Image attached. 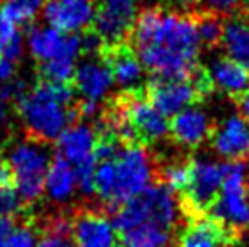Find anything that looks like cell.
I'll use <instances>...</instances> for the list:
<instances>
[{
  "label": "cell",
  "instance_id": "52a82bcc",
  "mask_svg": "<svg viewBox=\"0 0 249 247\" xmlns=\"http://www.w3.org/2000/svg\"><path fill=\"white\" fill-rule=\"evenodd\" d=\"M224 182V164L209 158L191 160V176L180 198V213L187 220L204 216L211 211Z\"/></svg>",
  "mask_w": 249,
  "mask_h": 247
},
{
  "label": "cell",
  "instance_id": "9c48e42d",
  "mask_svg": "<svg viewBox=\"0 0 249 247\" xmlns=\"http://www.w3.org/2000/svg\"><path fill=\"white\" fill-rule=\"evenodd\" d=\"M115 106L120 109L125 124L129 125L137 144L140 142L155 144L169 135L167 118L155 109L153 104L140 93H135V95L125 93L124 98H120V102H117Z\"/></svg>",
  "mask_w": 249,
  "mask_h": 247
},
{
  "label": "cell",
  "instance_id": "484cf974",
  "mask_svg": "<svg viewBox=\"0 0 249 247\" xmlns=\"http://www.w3.org/2000/svg\"><path fill=\"white\" fill-rule=\"evenodd\" d=\"M0 247H36L35 218L26 216L24 222H17L13 229L0 240Z\"/></svg>",
  "mask_w": 249,
  "mask_h": 247
},
{
  "label": "cell",
  "instance_id": "1f68e13d",
  "mask_svg": "<svg viewBox=\"0 0 249 247\" xmlns=\"http://www.w3.org/2000/svg\"><path fill=\"white\" fill-rule=\"evenodd\" d=\"M206 6L211 9V11H216V13H228L231 9H235L242 0H204Z\"/></svg>",
  "mask_w": 249,
  "mask_h": 247
},
{
  "label": "cell",
  "instance_id": "ac0fdd59",
  "mask_svg": "<svg viewBox=\"0 0 249 247\" xmlns=\"http://www.w3.org/2000/svg\"><path fill=\"white\" fill-rule=\"evenodd\" d=\"M213 133V122L208 111H204L198 106H191L173 117V122L169 124V135L173 137L177 144L184 147H198L202 145Z\"/></svg>",
  "mask_w": 249,
  "mask_h": 247
},
{
  "label": "cell",
  "instance_id": "603a6c76",
  "mask_svg": "<svg viewBox=\"0 0 249 247\" xmlns=\"http://www.w3.org/2000/svg\"><path fill=\"white\" fill-rule=\"evenodd\" d=\"M171 242V229L145 222L120 234L122 247H167Z\"/></svg>",
  "mask_w": 249,
  "mask_h": 247
},
{
  "label": "cell",
  "instance_id": "5bb4252c",
  "mask_svg": "<svg viewBox=\"0 0 249 247\" xmlns=\"http://www.w3.org/2000/svg\"><path fill=\"white\" fill-rule=\"evenodd\" d=\"M100 56L107 64L115 84H118L127 95L139 93L144 84L145 69L133 48L125 44L115 48H104L100 51Z\"/></svg>",
  "mask_w": 249,
  "mask_h": 247
},
{
  "label": "cell",
  "instance_id": "4316f807",
  "mask_svg": "<svg viewBox=\"0 0 249 247\" xmlns=\"http://www.w3.org/2000/svg\"><path fill=\"white\" fill-rule=\"evenodd\" d=\"M42 6L44 0H4L2 11L17 26V24H29Z\"/></svg>",
  "mask_w": 249,
  "mask_h": 247
},
{
  "label": "cell",
  "instance_id": "3957f363",
  "mask_svg": "<svg viewBox=\"0 0 249 247\" xmlns=\"http://www.w3.org/2000/svg\"><path fill=\"white\" fill-rule=\"evenodd\" d=\"M113 167V187L107 202L111 213L122 204L139 196L151 185L157 165L153 157L142 144L122 145L111 158Z\"/></svg>",
  "mask_w": 249,
  "mask_h": 247
},
{
  "label": "cell",
  "instance_id": "ffe728a7",
  "mask_svg": "<svg viewBox=\"0 0 249 247\" xmlns=\"http://www.w3.org/2000/svg\"><path fill=\"white\" fill-rule=\"evenodd\" d=\"M95 144L97 135L93 127H89L88 124H73L58 138L56 155H60L70 164L78 165L93 157Z\"/></svg>",
  "mask_w": 249,
  "mask_h": 247
},
{
  "label": "cell",
  "instance_id": "e575fe53",
  "mask_svg": "<svg viewBox=\"0 0 249 247\" xmlns=\"http://www.w3.org/2000/svg\"><path fill=\"white\" fill-rule=\"evenodd\" d=\"M175 6L182 7V9H191L193 6H196L198 0H171Z\"/></svg>",
  "mask_w": 249,
  "mask_h": 247
},
{
  "label": "cell",
  "instance_id": "7a4b0ae2",
  "mask_svg": "<svg viewBox=\"0 0 249 247\" xmlns=\"http://www.w3.org/2000/svg\"><path fill=\"white\" fill-rule=\"evenodd\" d=\"M15 109L29 138L40 144L58 140L68 125L78 120L75 89L71 84L38 80L15 102Z\"/></svg>",
  "mask_w": 249,
  "mask_h": 247
},
{
  "label": "cell",
  "instance_id": "d590c367",
  "mask_svg": "<svg viewBox=\"0 0 249 247\" xmlns=\"http://www.w3.org/2000/svg\"><path fill=\"white\" fill-rule=\"evenodd\" d=\"M248 202H249V178H248Z\"/></svg>",
  "mask_w": 249,
  "mask_h": 247
},
{
  "label": "cell",
  "instance_id": "ba28073f",
  "mask_svg": "<svg viewBox=\"0 0 249 247\" xmlns=\"http://www.w3.org/2000/svg\"><path fill=\"white\" fill-rule=\"evenodd\" d=\"M137 20V0H102L95 11L91 31L100 38L104 48H115L131 36Z\"/></svg>",
  "mask_w": 249,
  "mask_h": 247
},
{
  "label": "cell",
  "instance_id": "44dd1931",
  "mask_svg": "<svg viewBox=\"0 0 249 247\" xmlns=\"http://www.w3.org/2000/svg\"><path fill=\"white\" fill-rule=\"evenodd\" d=\"M220 44L226 58L249 69V17L238 15L224 22Z\"/></svg>",
  "mask_w": 249,
  "mask_h": 247
},
{
  "label": "cell",
  "instance_id": "cb8c5ba5",
  "mask_svg": "<svg viewBox=\"0 0 249 247\" xmlns=\"http://www.w3.org/2000/svg\"><path fill=\"white\" fill-rule=\"evenodd\" d=\"M75 62L71 58H53L48 62H40L36 66L38 80L55 84H71L75 76Z\"/></svg>",
  "mask_w": 249,
  "mask_h": 247
},
{
  "label": "cell",
  "instance_id": "836d02e7",
  "mask_svg": "<svg viewBox=\"0 0 249 247\" xmlns=\"http://www.w3.org/2000/svg\"><path fill=\"white\" fill-rule=\"evenodd\" d=\"M240 109H242V117H246L249 120V91H246L240 100Z\"/></svg>",
  "mask_w": 249,
  "mask_h": 247
},
{
  "label": "cell",
  "instance_id": "8fae6325",
  "mask_svg": "<svg viewBox=\"0 0 249 247\" xmlns=\"http://www.w3.org/2000/svg\"><path fill=\"white\" fill-rule=\"evenodd\" d=\"M200 84L193 80H159L155 78L149 86V102L164 117H177L184 109L195 106Z\"/></svg>",
  "mask_w": 249,
  "mask_h": 247
},
{
  "label": "cell",
  "instance_id": "4fadbf2b",
  "mask_svg": "<svg viewBox=\"0 0 249 247\" xmlns=\"http://www.w3.org/2000/svg\"><path fill=\"white\" fill-rule=\"evenodd\" d=\"M211 145L218 157L229 162H242L249 157V120L231 113L211 133Z\"/></svg>",
  "mask_w": 249,
  "mask_h": 247
},
{
  "label": "cell",
  "instance_id": "8d00e7d4",
  "mask_svg": "<svg viewBox=\"0 0 249 247\" xmlns=\"http://www.w3.org/2000/svg\"><path fill=\"white\" fill-rule=\"evenodd\" d=\"M246 6H248V7H249V0H246Z\"/></svg>",
  "mask_w": 249,
  "mask_h": 247
},
{
  "label": "cell",
  "instance_id": "4dcf8cb0",
  "mask_svg": "<svg viewBox=\"0 0 249 247\" xmlns=\"http://www.w3.org/2000/svg\"><path fill=\"white\" fill-rule=\"evenodd\" d=\"M0 187H15L13 171L9 167L7 158L2 153H0Z\"/></svg>",
  "mask_w": 249,
  "mask_h": 247
},
{
  "label": "cell",
  "instance_id": "f546056e",
  "mask_svg": "<svg viewBox=\"0 0 249 247\" xmlns=\"http://www.w3.org/2000/svg\"><path fill=\"white\" fill-rule=\"evenodd\" d=\"M71 238L70 234H60V233H42V238L38 242V246L36 247H75L71 244Z\"/></svg>",
  "mask_w": 249,
  "mask_h": 247
},
{
  "label": "cell",
  "instance_id": "e0dca14e",
  "mask_svg": "<svg viewBox=\"0 0 249 247\" xmlns=\"http://www.w3.org/2000/svg\"><path fill=\"white\" fill-rule=\"evenodd\" d=\"M236 242L238 236L209 214L187 220V226L177 236V247H229Z\"/></svg>",
  "mask_w": 249,
  "mask_h": 247
},
{
  "label": "cell",
  "instance_id": "5b68a950",
  "mask_svg": "<svg viewBox=\"0 0 249 247\" xmlns=\"http://www.w3.org/2000/svg\"><path fill=\"white\" fill-rule=\"evenodd\" d=\"M208 214L238 238L249 227L248 165L244 162L224 164L222 189Z\"/></svg>",
  "mask_w": 249,
  "mask_h": 247
},
{
  "label": "cell",
  "instance_id": "83f0119b",
  "mask_svg": "<svg viewBox=\"0 0 249 247\" xmlns=\"http://www.w3.org/2000/svg\"><path fill=\"white\" fill-rule=\"evenodd\" d=\"M224 22L216 15H204L196 20V33L202 46H214L222 38Z\"/></svg>",
  "mask_w": 249,
  "mask_h": 247
},
{
  "label": "cell",
  "instance_id": "8992f818",
  "mask_svg": "<svg viewBox=\"0 0 249 247\" xmlns=\"http://www.w3.org/2000/svg\"><path fill=\"white\" fill-rule=\"evenodd\" d=\"M7 162L13 171L15 189L24 206L35 204L44 191L46 176L51 165V155L46 144L28 138L11 149Z\"/></svg>",
  "mask_w": 249,
  "mask_h": 247
},
{
  "label": "cell",
  "instance_id": "2e32d148",
  "mask_svg": "<svg viewBox=\"0 0 249 247\" xmlns=\"http://www.w3.org/2000/svg\"><path fill=\"white\" fill-rule=\"evenodd\" d=\"M113 84L115 80L107 64L102 60V56H93L75 69L71 86L75 93L82 96V100L98 104L111 93Z\"/></svg>",
  "mask_w": 249,
  "mask_h": 247
},
{
  "label": "cell",
  "instance_id": "d4e9b609",
  "mask_svg": "<svg viewBox=\"0 0 249 247\" xmlns=\"http://www.w3.org/2000/svg\"><path fill=\"white\" fill-rule=\"evenodd\" d=\"M189 176H191V162H184V160H175L160 171L162 185L167 187L171 193L186 191Z\"/></svg>",
  "mask_w": 249,
  "mask_h": 247
},
{
  "label": "cell",
  "instance_id": "30bf717a",
  "mask_svg": "<svg viewBox=\"0 0 249 247\" xmlns=\"http://www.w3.org/2000/svg\"><path fill=\"white\" fill-rule=\"evenodd\" d=\"M71 231L76 247H122L109 216L98 209L71 213Z\"/></svg>",
  "mask_w": 249,
  "mask_h": 247
},
{
  "label": "cell",
  "instance_id": "d6a6232c",
  "mask_svg": "<svg viewBox=\"0 0 249 247\" xmlns=\"http://www.w3.org/2000/svg\"><path fill=\"white\" fill-rule=\"evenodd\" d=\"M11 75H13V62H9L4 56H0V82L7 80Z\"/></svg>",
  "mask_w": 249,
  "mask_h": 247
},
{
  "label": "cell",
  "instance_id": "277c9868",
  "mask_svg": "<svg viewBox=\"0 0 249 247\" xmlns=\"http://www.w3.org/2000/svg\"><path fill=\"white\" fill-rule=\"evenodd\" d=\"M113 214L115 216L111 220V224L118 234L145 222H153L167 229H173L178 220L180 206L175 198V193H171L162 184H157L149 185L142 194L117 207Z\"/></svg>",
  "mask_w": 249,
  "mask_h": 247
},
{
  "label": "cell",
  "instance_id": "d6986e66",
  "mask_svg": "<svg viewBox=\"0 0 249 247\" xmlns=\"http://www.w3.org/2000/svg\"><path fill=\"white\" fill-rule=\"evenodd\" d=\"M206 82L228 96H240L249 91V69L226 56L213 58L206 71Z\"/></svg>",
  "mask_w": 249,
  "mask_h": 247
},
{
  "label": "cell",
  "instance_id": "f1b7e54d",
  "mask_svg": "<svg viewBox=\"0 0 249 247\" xmlns=\"http://www.w3.org/2000/svg\"><path fill=\"white\" fill-rule=\"evenodd\" d=\"M24 211V202L15 187H0V218H17Z\"/></svg>",
  "mask_w": 249,
  "mask_h": 247
},
{
  "label": "cell",
  "instance_id": "7402d4cb",
  "mask_svg": "<svg viewBox=\"0 0 249 247\" xmlns=\"http://www.w3.org/2000/svg\"><path fill=\"white\" fill-rule=\"evenodd\" d=\"M76 178L75 171L68 160H64L60 155H55L53 162L49 165L48 176H46V191H48L49 198L62 202L68 200L75 191Z\"/></svg>",
  "mask_w": 249,
  "mask_h": 247
},
{
  "label": "cell",
  "instance_id": "6da1fadb",
  "mask_svg": "<svg viewBox=\"0 0 249 247\" xmlns=\"http://www.w3.org/2000/svg\"><path fill=\"white\" fill-rule=\"evenodd\" d=\"M135 53L159 80H189L196 71L202 44L196 22L187 15L145 9L131 33Z\"/></svg>",
  "mask_w": 249,
  "mask_h": 247
},
{
  "label": "cell",
  "instance_id": "7c38bea8",
  "mask_svg": "<svg viewBox=\"0 0 249 247\" xmlns=\"http://www.w3.org/2000/svg\"><path fill=\"white\" fill-rule=\"evenodd\" d=\"M95 0H46L44 15L53 29L66 35H76L91 28L95 18Z\"/></svg>",
  "mask_w": 249,
  "mask_h": 247
},
{
  "label": "cell",
  "instance_id": "9a60e30c",
  "mask_svg": "<svg viewBox=\"0 0 249 247\" xmlns=\"http://www.w3.org/2000/svg\"><path fill=\"white\" fill-rule=\"evenodd\" d=\"M29 48L36 60L48 62L53 58H71L76 60L82 55L80 35H66L53 28L29 31Z\"/></svg>",
  "mask_w": 249,
  "mask_h": 247
}]
</instances>
